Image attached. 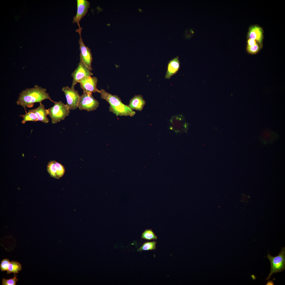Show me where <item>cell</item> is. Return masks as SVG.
<instances>
[{"label":"cell","instance_id":"6da1fadb","mask_svg":"<svg viewBox=\"0 0 285 285\" xmlns=\"http://www.w3.org/2000/svg\"><path fill=\"white\" fill-rule=\"evenodd\" d=\"M46 99L55 102L51 99L49 94L46 92L45 88L35 85L33 88H26L22 91L20 93L16 103L17 105L22 106L26 113V107L32 108L35 103H40Z\"/></svg>","mask_w":285,"mask_h":285},{"label":"cell","instance_id":"7a4b0ae2","mask_svg":"<svg viewBox=\"0 0 285 285\" xmlns=\"http://www.w3.org/2000/svg\"><path fill=\"white\" fill-rule=\"evenodd\" d=\"M101 94L102 99L107 101L110 104L109 111L117 116H134L135 112L131 109L127 105L124 104L120 99L117 95H113L104 89L98 90V92Z\"/></svg>","mask_w":285,"mask_h":285},{"label":"cell","instance_id":"3957f363","mask_svg":"<svg viewBox=\"0 0 285 285\" xmlns=\"http://www.w3.org/2000/svg\"><path fill=\"white\" fill-rule=\"evenodd\" d=\"M54 105L48 109L49 115L51 119V122L55 124L64 120L68 116L70 109L61 101L55 102Z\"/></svg>","mask_w":285,"mask_h":285},{"label":"cell","instance_id":"277c9868","mask_svg":"<svg viewBox=\"0 0 285 285\" xmlns=\"http://www.w3.org/2000/svg\"><path fill=\"white\" fill-rule=\"evenodd\" d=\"M267 257L270 261L271 270L266 280L269 279L274 273L281 272L285 269V248L282 247L279 255L275 256H271L269 253Z\"/></svg>","mask_w":285,"mask_h":285},{"label":"cell","instance_id":"5b68a950","mask_svg":"<svg viewBox=\"0 0 285 285\" xmlns=\"http://www.w3.org/2000/svg\"><path fill=\"white\" fill-rule=\"evenodd\" d=\"M99 104V102L94 98L92 94L83 92L80 96L78 107L80 110L90 111L96 110Z\"/></svg>","mask_w":285,"mask_h":285},{"label":"cell","instance_id":"8992f818","mask_svg":"<svg viewBox=\"0 0 285 285\" xmlns=\"http://www.w3.org/2000/svg\"><path fill=\"white\" fill-rule=\"evenodd\" d=\"M62 91L64 93L67 103L66 104L70 110H74L78 108V104L80 96L78 91L74 88H70L68 86L63 87Z\"/></svg>","mask_w":285,"mask_h":285},{"label":"cell","instance_id":"52a82bcc","mask_svg":"<svg viewBox=\"0 0 285 285\" xmlns=\"http://www.w3.org/2000/svg\"><path fill=\"white\" fill-rule=\"evenodd\" d=\"M91 70L80 60L76 69L71 74L73 78L71 87L74 88L78 83H79L83 79L86 77L91 76L93 73Z\"/></svg>","mask_w":285,"mask_h":285},{"label":"cell","instance_id":"ba28073f","mask_svg":"<svg viewBox=\"0 0 285 285\" xmlns=\"http://www.w3.org/2000/svg\"><path fill=\"white\" fill-rule=\"evenodd\" d=\"M80 34L79 40V49L80 51V59L83 63L91 71V64L93 58L90 49L84 44L81 36V28L79 27L77 30Z\"/></svg>","mask_w":285,"mask_h":285},{"label":"cell","instance_id":"9c48e42d","mask_svg":"<svg viewBox=\"0 0 285 285\" xmlns=\"http://www.w3.org/2000/svg\"><path fill=\"white\" fill-rule=\"evenodd\" d=\"M97 77L90 76L84 78L79 83L83 92L92 94L93 93L98 92V89L97 87Z\"/></svg>","mask_w":285,"mask_h":285},{"label":"cell","instance_id":"30bf717a","mask_svg":"<svg viewBox=\"0 0 285 285\" xmlns=\"http://www.w3.org/2000/svg\"><path fill=\"white\" fill-rule=\"evenodd\" d=\"M47 170L50 176L58 179L62 177L65 172L64 167L55 161H51L48 163Z\"/></svg>","mask_w":285,"mask_h":285},{"label":"cell","instance_id":"8fae6325","mask_svg":"<svg viewBox=\"0 0 285 285\" xmlns=\"http://www.w3.org/2000/svg\"><path fill=\"white\" fill-rule=\"evenodd\" d=\"M77 12L75 16L73 17V22L77 23L79 26V23L87 13L90 3L86 0H77Z\"/></svg>","mask_w":285,"mask_h":285},{"label":"cell","instance_id":"7c38bea8","mask_svg":"<svg viewBox=\"0 0 285 285\" xmlns=\"http://www.w3.org/2000/svg\"><path fill=\"white\" fill-rule=\"evenodd\" d=\"M248 37L249 39L255 40L259 43L261 48H262L263 30L261 27L256 25L250 27L248 32Z\"/></svg>","mask_w":285,"mask_h":285},{"label":"cell","instance_id":"4fadbf2b","mask_svg":"<svg viewBox=\"0 0 285 285\" xmlns=\"http://www.w3.org/2000/svg\"><path fill=\"white\" fill-rule=\"evenodd\" d=\"M180 66V63L178 56L170 60L168 64L165 78L169 79L173 75L175 74L179 70Z\"/></svg>","mask_w":285,"mask_h":285},{"label":"cell","instance_id":"5bb4252c","mask_svg":"<svg viewBox=\"0 0 285 285\" xmlns=\"http://www.w3.org/2000/svg\"><path fill=\"white\" fill-rule=\"evenodd\" d=\"M29 111L36 115L38 121L45 123H48L49 122V119L47 117V116L49 115L48 110L45 108L44 105L41 102L40 103L39 106L37 108Z\"/></svg>","mask_w":285,"mask_h":285},{"label":"cell","instance_id":"9a60e30c","mask_svg":"<svg viewBox=\"0 0 285 285\" xmlns=\"http://www.w3.org/2000/svg\"><path fill=\"white\" fill-rule=\"evenodd\" d=\"M146 102L142 95L135 96L130 101L128 106L132 110L141 111L145 105Z\"/></svg>","mask_w":285,"mask_h":285},{"label":"cell","instance_id":"2e32d148","mask_svg":"<svg viewBox=\"0 0 285 285\" xmlns=\"http://www.w3.org/2000/svg\"><path fill=\"white\" fill-rule=\"evenodd\" d=\"M22 270L21 264L18 262L15 261H11L9 264L7 273L8 274L13 273H18Z\"/></svg>","mask_w":285,"mask_h":285},{"label":"cell","instance_id":"e0dca14e","mask_svg":"<svg viewBox=\"0 0 285 285\" xmlns=\"http://www.w3.org/2000/svg\"><path fill=\"white\" fill-rule=\"evenodd\" d=\"M20 116L22 117L23 118L21 121V123L23 124H25L27 121L36 122L38 121L36 115L29 110L28 112L26 113L25 114L20 115Z\"/></svg>","mask_w":285,"mask_h":285},{"label":"cell","instance_id":"ac0fdd59","mask_svg":"<svg viewBox=\"0 0 285 285\" xmlns=\"http://www.w3.org/2000/svg\"><path fill=\"white\" fill-rule=\"evenodd\" d=\"M156 241H147L144 243L137 249L138 251L155 250L156 249Z\"/></svg>","mask_w":285,"mask_h":285},{"label":"cell","instance_id":"d6986e66","mask_svg":"<svg viewBox=\"0 0 285 285\" xmlns=\"http://www.w3.org/2000/svg\"><path fill=\"white\" fill-rule=\"evenodd\" d=\"M141 238L147 240H156L158 237L151 229H147L142 233Z\"/></svg>","mask_w":285,"mask_h":285},{"label":"cell","instance_id":"ffe728a7","mask_svg":"<svg viewBox=\"0 0 285 285\" xmlns=\"http://www.w3.org/2000/svg\"><path fill=\"white\" fill-rule=\"evenodd\" d=\"M261 48L260 45L256 43L255 45L251 46H247L246 51L249 54H254L257 53Z\"/></svg>","mask_w":285,"mask_h":285},{"label":"cell","instance_id":"44dd1931","mask_svg":"<svg viewBox=\"0 0 285 285\" xmlns=\"http://www.w3.org/2000/svg\"><path fill=\"white\" fill-rule=\"evenodd\" d=\"M18 279L15 274L14 276L12 278L6 279L3 278L2 281V285H16Z\"/></svg>","mask_w":285,"mask_h":285},{"label":"cell","instance_id":"7402d4cb","mask_svg":"<svg viewBox=\"0 0 285 285\" xmlns=\"http://www.w3.org/2000/svg\"><path fill=\"white\" fill-rule=\"evenodd\" d=\"M10 262L8 259H3L0 264L1 270L2 272L7 271Z\"/></svg>","mask_w":285,"mask_h":285},{"label":"cell","instance_id":"603a6c76","mask_svg":"<svg viewBox=\"0 0 285 285\" xmlns=\"http://www.w3.org/2000/svg\"><path fill=\"white\" fill-rule=\"evenodd\" d=\"M256 43L255 40L249 39L247 41V46H251L255 45Z\"/></svg>","mask_w":285,"mask_h":285},{"label":"cell","instance_id":"cb8c5ba5","mask_svg":"<svg viewBox=\"0 0 285 285\" xmlns=\"http://www.w3.org/2000/svg\"><path fill=\"white\" fill-rule=\"evenodd\" d=\"M266 285H274L273 282L272 281H268Z\"/></svg>","mask_w":285,"mask_h":285}]
</instances>
